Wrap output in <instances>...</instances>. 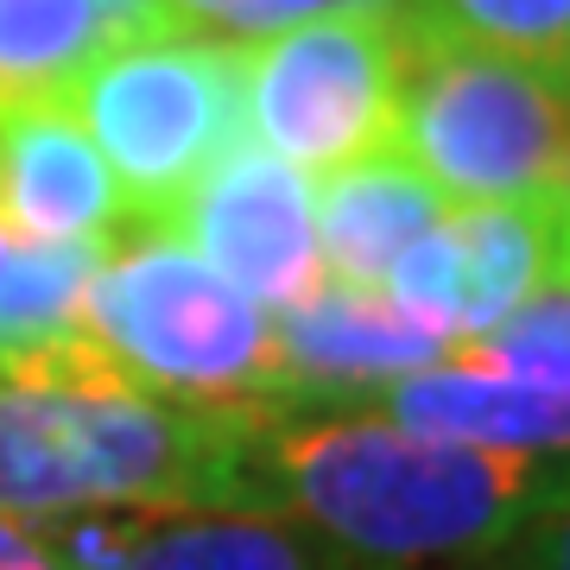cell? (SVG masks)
Masks as SVG:
<instances>
[{
    "mask_svg": "<svg viewBox=\"0 0 570 570\" xmlns=\"http://www.w3.org/2000/svg\"><path fill=\"white\" fill-rule=\"evenodd\" d=\"M564 475L570 456L450 444L362 406L254 425L261 513L317 532L362 570L494 558Z\"/></svg>",
    "mask_w": 570,
    "mask_h": 570,
    "instance_id": "1",
    "label": "cell"
},
{
    "mask_svg": "<svg viewBox=\"0 0 570 570\" xmlns=\"http://www.w3.org/2000/svg\"><path fill=\"white\" fill-rule=\"evenodd\" d=\"M254 425L134 387L89 336L0 355V513H261Z\"/></svg>",
    "mask_w": 570,
    "mask_h": 570,
    "instance_id": "2",
    "label": "cell"
},
{
    "mask_svg": "<svg viewBox=\"0 0 570 570\" xmlns=\"http://www.w3.org/2000/svg\"><path fill=\"white\" fill-rule=\"evenodd\" d=\"M82 336L134 387L223 419H285L273 311L184 242L171 223H121L82 285Z\"/></svg>",
    "mask_w": 570,
    "mask_h": 570,
    "instance_id": "3",
    "label": "cell"
},
{
    "mask_svg": "<svg viewBox=\"0 0 570 570\" xmlns=\"http://www.w3.org/2000/svg\"><path fill=\"white\" fill-rule=\"evenodd\" d=\"M387 146L444 204H570V77L406 32Z\"/></svg>",
    "mask_w": 570,
    "mask_h": 570,
    "instance_id": "4",
    "label": "cell"
},
{
    "mask_svg": "<svg viewBox=\"0 0 570 570\" xmlns=\"http://www.w3.org/2000/svg\"><path fill=\"white\" fill-rule=\"evenodd\" d=\"M115 171L127 223H165L178 197L247 140V58L228 39H134L58 96Z\"/></svg>",
    "mask_w": 570,
    "mask_h": 570,
    "instance_id": "5",
    "label": "cell"
},
{
    "mask_svg": "<svg viewBox=\"0 0 570 570\" xmlns=\"http://www.w3.org/2000/svg\"><path fill=\"white\" fill-rule=\"evenodd\" d=\"M247 58V140L298 171L381 153L406 77L400 13H336L242 45Z\"/></svg>",
    "mask_w": 570,
    "mask_h": 570,
    "instance_id": "6",
    "label": "cell"
},
{
    "mask_svg": "<svg viewBox=\"0 0 570 570\" xmlns=\"http://www.w3.org/2000/svg\"><path fill=\"white\" fill-rule=\"evenodd\" d=\"M165 223L261 311H292L330 285L317 247V184L254 140L209 165Z\"/></svg>",
    "mask_w": 570,
    "mask_h": 570,
    "instance_id": "7",
    "label": "cell"
},
{
    "mask_svg": "<svg viewBox=\"0 0 570 570\" xmlns=\"http://www.w3.org/2000/svg\"><path fill=\"white\" fill-rule=\"evenodd\" d=\"M285 367V419L292 412H348L400 374L444 362L450 343L412 324L387 292H355L330 279L305 305L273 311Z\"/></svg>",
    "mask_w": 570,
    "mask_h": 570,
    "instance_id": "8",
    "label": "cell"
},
{
    "mask_svg": "<svg viewBox=\"0 0 570 570\" xmlns=\"http://www.w3.org/2000/svg\"><path fill=\"white\" fill-rule=\"evenodd\" d=\"M127 223L115 171L63 102H0V228L13 242H108Z\"/></svg>",
    "mask_w": 570,
    "mask_h": 570,
    "instance_id": "9",
    "label": "cell"
},
{
    "mask_svg": "<svg viewBox=\"0 0 570 570\" xmlns=\"http://www.w3.org/2000/svg\"><path fill=\"white\" fill-rule=\"evenodd\" d=\"M362 412H381L393 425L450 438V444L520 450V456H570V393L532 387L513 374H482L463 362H431L400 374L381 393H367Z\"/></svg>",
    "mask_w": 570,
    "mask_h": 570,
    "instance_id": "10",
    "label": "cell"
},
{
    "mask_svg": "<svg viewBox=\"0 0 570 570\" xmlns=\"http://www.w3.org/2000/svg\"><path fill=\"white\" fill-rule=\"evenodd\" d=\"M450 216V204L393 146L362 153L317 178V247L324 273L355 292H381L393 261Z\"/></svg>",
    "mask_w": 570,
    "mask_h": 570,
    "instance_id": "11",
    "label": "cell"
},
{
    "mask_svg": "<svg viewBox=\"0 0 570 570\" xmlns=\"http://www.w3.org/2000/svg\"><path fill=\"white\" fill-rule=\"evenodd\" d=\"M570 209V204H564ZM551 204H456L444 216L463 279V343L527 305L539 285L558 279V223Z\"/></svg>",
    "mask_w": 570,
    "mask_h": 570,
    "instance_id": "12",
    "label": "cell"
},
{
    "mask_svg": "<svg viewBox=\"0 0 570 570\" xmlns=\"http://www.w3.org/2000/svg\"><path fill=\"white\" fill-rule=\"evenodd\" d=\"M115 570H362L279 513H146Z\"/></svg>",
    "mask_w": 570,
    "mask_h": 570,
    "instance_id": "13",
    "label": "cell"
},
{
    "mask_svg": "<svg viewBox=\"0 0 570 570\" xmlns=\"http://www.w3.org/2000/svg\"><path fill=\"white\" fill-rule=\"evenodd\" d=\"M115 51L96 0H0V102H58Z\"/></svg>",
    "mask_w": 570,
    "mask_h": 570,
    "instance_id": "14",
    "label": "cell"
},
{
    "mask_svg": "<svg viewBox=\"0 0 570 570\" xmlns=\"http://www.w3.org/2000/svg\"><path fill=\"white\" fill-rule=\"evenodd\" d=\"M400 26L425 45H469L570 70V0H406Z\"/></svg>",
    "mask_w": 570,
    "mask_h": 570,
    "instance_id": "15",
    "label": "cell"
},
{
    "mask_svg": "<svg viewBox=\"0 0 570 570\" xmlns=\"http://www.w3.org/2000/svg\"><path fill=\"white\" fill-rule=\"evenodd\" d=\"M96 254L102 242H13V261L0 273V355L82 336V285L96 273Z\"/></svg>",
    "mask_w": 570,
    "mask_h": 570,
    "instance_id": "16",
    "label": "cell"
},
{
    "mask_svg": "<svg viewBox=\"0 0 570 570\" xmlns=\"http://www.w3.org/2000/svg\"><path fill=\"white\" fill-rule=\"evenodd\" d=\"M450 362L570 393V279L539 285L527 305H513L494 330H482V336H469V343L450 348Z\"/></svg>",
    "mask_w": 570,
    "mask_h": 570,
    "instance_id": "17",
    "label": "cell"
},
{
    "mask_svg": "<svg viewBox=\"0 0 570 570\" xmlns=\"http://www.w3.org/2000/svg\"><path fill=\"white\" fill-rule=\"evenodd\" d=\"M184 32H223L228 45H254L266 32L336 13H400L406 0H165Z\"/></svg>",
    "mask_w": 570,
    "mask_h": 570,
    "instance_id": "18",
    "label": "cell"
},
{
    "mask_svg": "<svg viewBox=\"0 0 570 570\" xmlns=\"http://www.w3.org/2000/svg\"><path fill=\"white\" fill-rule=\"evenodd\" d=\"M494 570H570V475L564 489L494 551Z\"/></svg>",
    "mask_w": 570,
    "mask_h": 570,
    "instance_id": "19",
    "label": "cell"
},
{
    "mask_svg": "<svg viewBox=\"0 0 570 570\" xmlns=\"http://www.w3.org/2000/svg\"><path fill=\"white\" fill-rule=\"evenodd\" d=\"M0 570H70L51 532H39L20 513H0Z\"/></svg>",
    "mask_w": 570,
    "mask_h": 570,
    "instance_id": "20",
    "label": "cell"
},
{
    "mask_svg": "<svg viewBox=\"0 0 570 570\" xmlns=\"http://www.w3.org/2000/svg\"><path fill=\"white\" fill-rule=\"evenodd\" d=\"M558 279H570V209H564V223H558Z\"/></svg>",
    "mask_w": 570,
    "mask_h": 570,
    "instance_id": "21",
    "label": "cell"
},
{
    "mask_svg": "<svg viewBox=\"0 0 570 570\" xmlns=\"http://www.w3.org/2000/svg\"><path fill=\"white\" fill-rule=\"evenodd\" d=\"M7 261H13V235L0 228V273H7Z\"/></svg>",
    "mask_w": 570,
    "mask_h": 570,
    "instance_id": "22",
    "label": "cell"
},
{
    "mask_svg": "<svg viewBox=\"0 0 570 570\" xmlns=\"http://www.w3.org/2000/svg\"><path fill=\"white\" fill-rule=\"evenodd\" d=\"M564 77H570V70H564Z\"/></svg>",
    "mask_w": 570,
    "mask_h": 570,
    "instance_id": "23",
    "label": "cell"
}]
</instances>
